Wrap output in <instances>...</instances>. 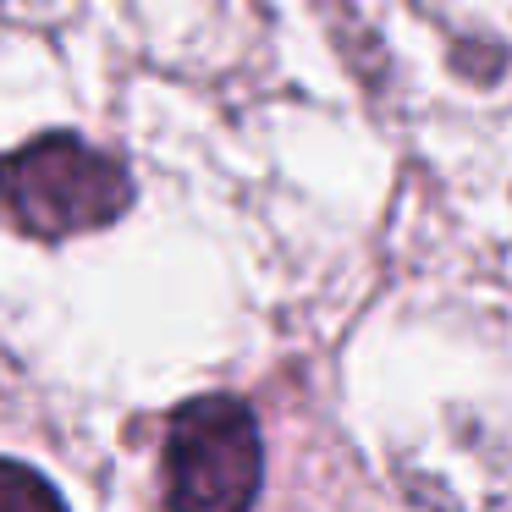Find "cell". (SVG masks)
<instances>
[{"label": "cell", "mask_w": 512, "mask_h": 512, "mask_svg": "<svg viewBox=\"0 0 512 512\" xmlns=\"http://www.w3.org/2000/svg\"><path fill=\"white\" fill-rule=\"evenodd\" d=\"M133 204V171L122 155L78 133H39L0 155V221L34 243H67L116 226Z\"/></svg>", "instance_id": "6da1fadb"}, {"label": "cell", "mask_w": 512, "mask_h": 512, "mask_svg": "<svg viewBox=\"0 0 512 512\" xmlns=\"http://www.w3.org/2000/svg\"><path fill=\"white\" fill-rule=\"evenodd\" d=\"M259 419L237 397H193L166 430V501L182 512H237L259 496Z\"/></svg>", "instance_id": "7a4b0ae2"}, {"label": "cell", "mask_w": 512, "mask_h": 512, "mask_svg": "<svg viewBox=\"0 0 512 512\" xmlns=\"http://www.w3.org/2000/svg\"><path fill=\"white\" fill-rule=\"evenodd\" d=\"M0 507H61V490L39 468L0 457Z\"/></svg>", "instance_id": "3957f363"}]
</instances>
